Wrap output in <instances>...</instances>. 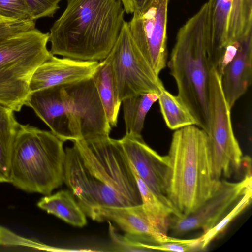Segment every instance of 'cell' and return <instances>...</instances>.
Returning <instances> with one entry per match:
<instances>
[{
    "label": "cell",
    "mask_w": 252,
    "mask_h": 252,
    "mask_svg": "<svg viewBox=\"0 0 252 252\" xmlns=\"http://www.w3.org/2000/svg\"><path fill=\"white\" fill-rule=\"evenodd\" d=\"M65 151L63 181L92 219L102 207L142 204L134 176L119 139L108 136L76 140Z\"/></svg>",
    "instance_id": "obj_1"
},
{
    "label": "cell",
    "mask_w": 252,
    "mask_h": 252,
    "mask_svg": "<svg viewBox=\"0 0 252 252\" xmlns=\"http://www.w3.org/2000/svg\"><path fill=\"white\" fill-rule=\"evenodd\" d=\"M49 32L53 55L101 61L112 49L125 22L120 0H66Z\"/></svg>",
    "instance_id": "obj_2"
},
{
    "label": "cell",
    "mask_w": 252,
    "mask_h": 252,
    "mask_svg": "<svg viewBox=\"0 0 252 252\" xmlns=\"http://www.w3.org/2000/svg\"><path fill=\"white\" fill-rule=\"evenodd\" d=\"M178 95L207 132L209 124L210 74L213 66L208 4L179 29L167 63Z\"/></svg>",
    "instance_id": "obj_3"
},
{
    "label": "cell",
    "mask_w": 252,
    "mask_h": 252,
    "mask_svg": "<svg viewBox=\"0 0 252 252\" xmlns=\"http://www.w3.org/2000/svg\"><path fill=\"white\" fill-rule=\"evenodd\" d=\"M166 193L179 217L197 209L217 188L208 135L192 125L176 130L168 154Z\"/></svg>",
    "instance_id": "obj_4"
},
{
    "label": "cell",
    "mask_w": 252,
    "mask_h": 252,
    "mask_svg": "<svg viewBox=\"0 0 252 252\" xmlns=\"http://www.w3.org/2000/svg\"><path fill=\"white\" fill-rule=\"evenodd\" d=\"M64 142L51 131L20 124L12 150L10 183L28 193L51 194L63 182Z\"/></svg>",
    "instance_id": "obj_5"
},
{
    "label": "cell",
    "mask_w": 252,
    "mask_h": 252,
    "mask_svg": "<svg viewBox=\"0 0 252 252\" xmlns=\"http://www.w3.org/2000/svg\"><path fill=\"white\" fill-rule=\"evenodd\" d=\"M48 42L49 32L35 27L0 42V105L21 111L30 94L33 72L52 55Z\"/></svg>",
    "instance_id": "obj_6"
},
{
    "label": "cell",
    "mask_w": 252,
    "mask_h": 252,
    "mask_svg": "<svg viewBox=\"0 0 252 252\" xmlns=\"http://www.w3.org/2000/svg\"><path fill=\"white\" fill-rule=\"evenodd\" d=\"M221 77L212 67L210 74L208 135L215 180L230 178L244 167V157L233 130L230 111L221 86Z\"/></svg>",
    "instance_id": "obj_7"
},
{
    "label": "cell",
    "mask_w": 252,
    "mask_h": 252,
    "mask_svg": "<svg viewBox=\"0 0 252 252\" xmlns=\"http://www.w3.org/2000/svg\"><path fill=\"white\" fill-rule=\"evenodd\" d=\"M105 59L112 69L121 101L140 94H159L165 88L136 45L127 21Z\"/></svg>",
    "instance_id": "obj_8"
},
{
    "label": "cell",
    "mask_w": 252,
    "mask_h": 252,
    "mask_svg": "<svg viewBox=\"0 0 252 252\" xmlns=\"http://www.w3.org/2000/svg\"><path fill=\"white\" fill-rule=\"evenodd\" d=\"M169 0H155L136 9L128 23L132 38L142 55L159 75L167 59V22Z\"/></svg>",
    "instance_id": "obj_9"
},
{
    "label": "cell",
    "mask_w": 252,
    "mask_h": 252,
    "mask_svg": "<svg viewBox=\"0 0 252 252\" xmlns=\"http://www.w3.org/2000/svg\"><path fill=\"white\" fill-rule=\"evenodd\" d=\"M73 142L109 136L111 130L95 84L90 78L63 86Z\"/></svg>",
    "instance_id": "obj_10"
},
{
    "label": "cell",
    "mask_w": 252,
    "mask_h": 252,
    "mask_svg": "<svg viewBox=\"0 0 252 252\" xmlns=\"http://www.w3.org/2000/svg\"><path fill=\"white\" fill-rule=\"evenodd\" d=\"M251 173H246L239 182L220 180L212 193L203 204L184 216H172L169 230L175 236L201 229L203 233L217 224L245 192L252 188Z\"/></svg>",
    "instance_id": "obj_11"
},
{
    "label": "cell",
    "mask_w": 252,
    "mask_h": 252,
    "mask_svg": "<svg viewBox=\"0 0 252 252\" xmlns=\"http://www.w3.org/2000/svg\"><path fill=\"white\" fill-rule=\"evenodd\" d=\"M119 141L132 169L162 202L175 209L166 193L167 156L158 154L146 144L142 136L126 134Z\"/></svg>",
    "instance_id": "obj_12"
},
{
    "label": "cell",
    "mask_w": 252,
    "mask_h": 252,
    "mask_svg": "<svg viewBox=\"0 0 252 252\" xmlns=\"http://www.w3.org/2000/svg\"><path fill=\"white\" fill-rule=\"evenodd\" d=\"M99 62L60 58L52 55L33 72L29 84L30 93L91 78Z\"/></svg>",
    "instance_id": "obj_13"
},
{
    "label": "cell",
    "mask_w": 252,
    "mask_h": 252,
    "mask_svg": "<svg viewBox=\"0 0 252 252\" xmlns=\"http://www.w3.org/2000/svg\"><path fill=\"white\" fill-rule=\"evenodd\" d=\"M65 142L73 141L69 128V107L63 86H56L30 93L25 105Z\"/></svg>",
    "instance_id": "obj_14"
},
{
    "label": "cell",
    "mask_w": 252,
    "mask_h": 252,
    "mask_svg": "<svg viewBox=\"0 0 252 252\" xmlns=\"http://www.w3.org/2000/svg\"><path fill=\"white\" fill-rule=\"evenodd\" d=\"M221 86L231 109L247 91L252 78V32L241 39L239 48L224 68Z\"/></svg>",
    "instance_id": "obj_15"
},
{
    "label": "cell",
    "mask_w": 252,
    "mask_h": 252,
    "mask_svg": "<svg viewBox=\"0 0 252 252\" xmlns=\"http://www.w3.org/2000/svg\"><path fill=\"white\" fill-rule=\"evenodd\" d=\"M92 220H112L126 234L150 244L163 243L168 237L161 235L155 229L142 204L126 207H102L96 212Z\"/></svg>",
    "instance_id": "obj_16"
},
{
    "label": "cell",
    "mask_w": 252,
    "mask_h": 252,
    "mask_svg": "<svg viewBox=\"0 0 252 252\" xmlns=\"http://www.w3.org/2000/svg\"><path fill=\"white\" fill-rule=\"evenodd\" d=\"M92 78L110 125L117 126L122 101L111 65L105 59L99 62Z\"/></svg>",
    "instance_id": "obj_17"
},
{
    "label": "cell",
    "mask_w": 252,
    "mask_h": 252,
    "mask_svg": "<svg viewBox=\"0 0 252 252\" xmlns=\"http://www.w3.org/2000/svg\"><path fill=\"white\" fill-rule=\"evenodd\" d=\"M37 206L73 226L81 227L87 223L85 213L68 190L45 195L37 202Z\"/></svg>",
    "instance_id": "obj_18"
},
{
    "label": "cell",
    "mask_w": 252,
    "mask_h": 252,
    "mask_svg": "<svg viewBox=\"0 0 252 252\" xmlns=\"http://www.w3.org/2000/svg\"><path fill=\"white\" fill-rule=\"evenodd\" d=\"M132 171L141 196L142 205L151 225L159 234L167 236L170 218L172 216L178 217L177 211L162 202L136 173L132 169Z\"/></svg>",
    "instance_id": "obj_19"
},
{
    "label": "cell",
    "mask_w": 252,
    "mask_h": 252,
    "mask_svg": "<svg viewBox=\"0 0 252 252\" xmlns=\"http://www.w3.org/2000/svg\"><path fill=\"white\" fill-rule=\"evenodd\" d=\"M232 0H209L208 17L212 59L227 44V31Z\"/></svg>",
    "instance_id": "obj_20"
},
{
    "label": "cell",
    "mask_w": 252,
    "mask_h": 252,
    "mask_svg": "<svg viewBox=\"0 0 252 252\" xmlns=\"http://www.w3.org/2000/svg\"><path fill=\"white\" fill-rule=\"evenodd\" d=\"M158 98V93L152 92L140 94L122 100L126 134L141 136L146 115Z\"/></svg>",
    "instance_id": "obj_21"
},
{
    "label": "cell",
    "mask_w": 252,
    "mask_h": 252,
    "mask_svg": "<svg viewBox=\"0 0 252 252\" xmlns=\"http://www.w3.org/2000/svg\"><path fill=\"white\" fill-rule=\"evenodd\" d=\"M13 112L0 105V183H10L12 150L20 126Z\"/></svg>",
    "instance_id": "obj_22"
},
{
    "label": "cell",
    "mask_w": 252,
    "mask_h": 252,
    "mask_svg": "<svg viewBox=\"0 0 252 252\" xmlns=\"http://www.w3.org/2000/svg\"><path fill=\"white\" fill-rule=\"evenodd\" d=\"M161 113L167 127L171 130L195 125L198 123L182 100L178 95H174L162 89L158 94Z\"/></svg>",
    "instance_id": "obj_23"
},
{
    "label": "cell",
    "mask_w": 252,
    "mask_h": 252,
    "mask_svg": "<svg viewBox=\"0 0 252 252\" xmlns=\"http://www.w3.org/2000/svg\"><path fill=\"white\" fill-rule=\"evenodd\" d=\"M252 188L248 189L232 209L214 227L200 236L202 247L205 251L212 241L221 234L228 225L252 202Z\"/></svg>",
    "instance_id": "obj_24"
},
{
    "label": "cell",
    "mask_w": 252,
    "mask_h": 252,
    "mask_svg": "<svg viewBox=\"0 0 252 252\" xmlns=\"http://www.w3.org/2000/svg\"><path fill=\"white\" fill-rule=\"evenodd\" d=\"M148 248L151 251L191 252L205 251L202 247L200 236L189 239L168 236L165 242L159 244L149 245Z\"/></svg>",
    "instance_id": "obj_25"
},
{
    "label": "cell",
    "mask_w": 252,
    "mask_h": 252,
    "mask_svg": "<svg viewBox=\"0 0 252 252\" xmlns=\"http://www.w3.org/2000/svg\"><path fill=\"white\" fill-rule=\"evenodd\" d=\"M110 237L116 251L150 252L147 248L149 244L144 243L134 236L127 234L122 235L109 221Z\"/></svg>",
    "instance_id": "obj_26"
},
{
    "label": "cell",
    "mask_w": 252,
    "mask_h": 252,
    "mask_svg": "<svg viewBox=\"0 0 252 252\" xmlns=\"http://www.w3.org/2000/svg\"><path fill=\"white\" fill-rule=\"evenodd\" d=\"M61 0H24L31 19L35 21L44 17H52L59 9Z\"/></svg>",
    "instance_id": "obj_27"
},
{
    "label": "cell",
    "mask_w": 252,
    "mask_h": 252,
    "mask_svg": "<svg viewBox=\"0 0 252 252\" xmlns=\"http://www.w3.org/2000/svg\"><path fill=\"white\" fill-rule=\"evenodd\" d=\"M0 15L15 21L31 19L24 0H0Z\"/></svg>",
    "instance_id": "obj_28"
},
{
    "label": "cell",
    "mask_w": 252,
    "mask_h": 252,
    "mask_svg": "<svg viewBox=\"0 0 252 252\" xmlns=\"http://www.w3.org/2000/svg\"><path fill=\"white\" fill-rule=\"evenodd\" d=\"M35 27V21L32 19L0 24V42L17 33Z\"/></svg>",
    "instance_id": "obj_29"
},
{
    "label": "cell",
    "mask_w": 252,
    "mask_h": 252,
    "mask_svg": "<svg viewBox=\"0 0 252 252\" xmlns=\"http://www.w3.org/2000/svg\"><path fill=\"white\" fill-rule=\"evenodd\" d=\"M126 14H132L135 9L134 0H120Z\"/></svg>",
    "instance_id": "obj_30"
},
{
    "label": "cell",
    "mask_w": 252,
    "mask_h": 252,
    "mask_svg": "<svg viewBox=\"0 0 252 252\" xmlns=\"http://www.w3.org/2000/svg\"><path fill=\"white\" fill-rule=\"evenodd\" d=\"M155 0H134L135 9H140L149 5Z\"/></svg>",
    "instance_id": "obj_31"
},
{
    "label": "cell",
    "mask_w": 252,
    "mask_h": 252,
    "mask_svg": "<svg viewBox=\"0 0 252 252\" xmlns=\"http://www.w3.org/2000/svg\"><path fill=\"white\" fill-rule=\"evenodd\" d=\"M16 21L0 15V24Z\"/></svg>",
    "instance_id": "obj_32"
},
{
    "label": "cell",
    "mask_w": 252,
    "mask_h": 252,
    "mask_svg": "<svg viewBox=\"0 0 252 252\" xmlns=\"http://www.w3.org/2000/svg\"></svg>",
    "instance_id": "obj_33"
}]
</instances>
